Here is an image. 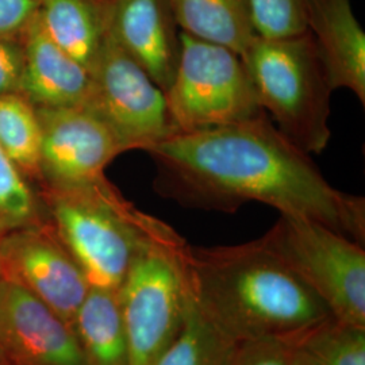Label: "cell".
<instances>
[{
	"label": "cell",
	"instance_id": "9",
	"mask_svg": "<svg viewBox=\"0 0 365 365\" xmlns=\"http://www.w3.org/2000/svg\"><path fill=\"white\" fill-rule=\"evenodd\" d=\"M41 128L38 179L48 190L90 185L123 148L105 122L86 106L36 107Z\"/></svg>",
	"mask_w": 365,
	"mask_h": 365
},
{
	"label": "cell",
	"instance_id": "15",
	"mask_svg": "<svg viewBox=\"0 0 365 365\" xmlns=\"http://www.w3.org/2000/svg\"><path fill=\"white\" fill-rule=\"evenodd\" d=\"M38 18L53 42L90 73L110 33V0H42Z\"/></svg>",
	"mask_w": 365,
	"mask_h": 365
},
{
	"label": "cell",
	"instance_id": "23",
	"mask_svg": "<svg viewBox=\"0 0 365 365\" xmlns=\"http://www.w3.org/2000/svg\"><path fill=\"white\" fill-rule=\"evenodd\" d=\"M297 337L237 342L225 365H302Z\"/></svg>",
	"mask_w": 365,
	"mask_h": 365
},
{
	"label": "cell",
	"instance_id": "3",
	"mask_svg": "<svg viewBox=\"0 0 365 365\" xmlns=\"http://www.w3.org/2000/svg\"><path fill=\"white\" fill-rule=\"evenodd\" d=\"M191 247L168 223L152 218L130 268L118 288L130 365H153L185 319Z\"/></svg>",
	"mask_w": 365,
	"mask_h": 365
},
{
	"label": "cell",
	"instance_id": "10",
	"mask_svg": "<svg viewBox=\"0 0 365 365\" xmlns=\"http://www.w3.org/2000/svg\"><path fill=\"white\" fill-rule=\"evenodd\" d=\"M1 276L42 300L69 325L91 286L52 225H33L0 235Z\"/></svg>",
	"mask_w": 365,
	"mask_h": 365
},
{
	"label": "cell",
	"instance_id": "24",
	"mask_svg": "<svg viewBox=\"0 0 365 365\" xmlns=\"http://www.w3.org/2000/svg\"><path fill=\"white\" fill-rule=\"evenodd\" d=\"M39 6L41 0H0V38L21 39Z\"/></svg>",
	"mask_w": 365,
	"mask_h": 365
},
{
	"label": "cell",
	"instance_id": "6",
	"mask_svg": "<svg viewBox=\"0 0 365 365\" xmlns=\"http://www.w3.org/2000/svg\"><path fill=\"white\" fill-rule=\"evenodd\" d=\"M176 133L232 125L265 113L238 53L180 31V57L165 92Z\"/></svg>",
	"mask_w": 365,
	"mask_h": 365
},
{
	"label": "cell",
	"instance_id": "18",
	"mask_svg": "<svg viewBox=\"0 0 365 365\" xmlns=\"http://www.w3.org/2000/svg\"><path fill=\"white\" fill-rule=\"evenodd\" d=\"M0 149L25 176L38 179V115L36 107L18 92L0 95Z\"/></svg>",
	"mask_w": 365,
	"mask_h": 365
},
{
	"label": "cell",
	"instance_id": "11",
	"mask_svg": "<svg viewBox=\"0 0 365 365\" xmlns=\"http://www.w3.org/2000/svg\"><path fill=\"white\" fill-rule=\"evenodd\" d=\"M0 354L18 365H86L73 327L42 300L3 276Z\"/></svg>",
	"mask_w": 365,
	"mask_h": 365
},
{
	"label": "cell",
	"instance_id": "1",
	"mask_svg": "<svg viewBox=\"0 0 365 365\" xmlns=\"http://www.w3.org/2000/svg\"><path fill=\"white\" fill-rule=\"evenodd\" d=\"M146 153L157 168L155 190L185 207L235 212L247 202H260L364 245V197L330 185L267 113L175 133Z\"/></svg>",
	"mask_w": 365,
	"mask_h": 365
},
{
	"label": "cell",
	"instance_id": "7",
	"mask_svg": "<svg viewBox=\"0 0 365 365\" xmlns=\"http://www.w3.org/2000/svg\"><path fill=\"white\" fill-rule=\"evenodd\" d=\"M261 238L337 321L365 327L364 245L322 223L284 214Z\"/></svg>",
	"mask_w": 365,
	"mask_h": 365
},
{
	"label": "cell",
	"instance_id": "16",
	"mask_svg": "<svg viewBox=\"0 0 365 365\" xmlns=\"http://www.w3.org/2000/svg\"><path fill=\"white\" fill-rule=\"evenodd\" d=\"M72 327L86 365H130L117 291L91 287Z\"/></svg>",
	"mask_w": 365,
	"mask_h": 365
},
{
	"label": "cell",
	"instance_id": "14",
	"mask_svg": "<svg viewBox=\"0 0 365 365\" xmlns=\"http://www.w3.org/2000/svg\"><path fill=\"white\" fill-rule=\"evenodd\" d=\"M307 29L331 90L348 88L365 103V34L351 0H307Z\"/></svg>",
	"mask_w": 365,
	"mask_h": 365
},
{
	"label": "cell",
	"instance_id": "4",
	"mask_svg": "<svg viewBox=\"0 0 365 365\" xmlns=\"http://www.w3.org/2000/svg\"><path fill=\"white\" fill-rule=\"evenodd\" d=\"M54 233L91 287L118 291L153 215L135 209L103 179L45 191Z\"/></svg>",
	"mask_w": 365,
	"mask_h": 365
},
{
	"label": "cell",
	"instance_id": "25",
	"mask_svg": "<svg viewBox=\"0 0 365 365\" xmlns=\"http://www.w3.org/2000/svg\"><path fill=\"white\" fill-rule=\"evenodd\" d=\"M24 72L21 39L0 38V95L18 92Z\"/></svg>",
	"mask_w": 365,
	"mask_h": 365
},
{
	"label": "cell",
	"instance_id": "19",
	"mask_svg": "<svg viewBox=\"0 0 365 365\" xmlns=\"http://www.w3.org/2000/svg\"><path fill=\"white\" fill-rule=\"evenodd\" d=\"M233 345L202 315L191 297L179 334L153 365H225Z\"/></svg>",
	"mask_w": 365,
	"mask_h": 365
},
{
	"label": "cell",
	"instance_id": "13",
	"mask_svg": "<svg viewBox=\"0 0 365 365\" xmlns=\"http://www.w3.org/2000/svg\"><path fill=\"white\" fill-rule=\"evenodd\" d=\"M21 42L24 72L18 93L34 107L86 106L91 75L53 42L41 25L38 13Z\"/></svg>",
	"mask_w": 365,
	"mask_h": 365
},
{
	"label": "cell",
	"instance_id": "8",
	"mask_svg": "<svg viewBox=\"0 0 365 365\" xmlns=\"http://www.w3.org/2000/svg\"><path fill=\"white\" fill-rule=\"evenodd\" d=\"M90 75L86 107L111 129L125 152H146L176 133L165 92L118 43L111 30Z\"/></svg>",
	"mask_w": 365,
	"mask_h": 365
},
{
	"label": "cell",
	"instance_id": "2",
	"mask_svg": "<svg viewBox=\"0 0 365 365\" xmlns=\"http://www.w3.org/2000/svg\"><path fill=\"white\" fill-rule=\"evenodd\" d=\"M190 289L197 310L233 344L295 337L334 318L262 238L191 247Z\"/></svg>",
	"mask_w": 365,
	"mask_h": 365
},
{
	"label": "cell",
	"instance_id": "20",
	"mask_svg": "<svg viewBox=\"0 0 365 365\" xmlns=\"http://www.w3.org/2000/svg\"><path fill=\"white\" fill-rule=\"evenodd\" d=\"M302 365H365V327L336 318L297 337Z\"/></svg>",
	"mask_w": 365,
	"mask_h": 365
},
{
	"label": "cell",
	"instance_id": "22",
	"mask_svg": "<svg viewBox=\"0 0 365 365\" xmlns=\"http://www.w3.org/2000/svg\"><path fill=\"white\" fill-rule=\"evenodd\" d=\"M257 37L276 39L302 36L307 29V0H248Z\"/></svg>",
	"mask_w": 365,
	"mask_h": 365
},
{
	"label": "cell",
	"instance_id": "21",
	"mask_svg": "<svg viewBox=\"0 0 365 365\" xmlns=\"http://www.w3.org/2000/svg\"><path fill=\"white\" fill-rule=\"evenodd\" d=\"M38 223V197L26 176L0 149V235Z\"/></svg>",
	"mask_w": 365,
	"mask_h": 365
},
{
	"label": "cell",
	"instance_id": "12",
	"mask_svg": "<svg viewBox=\"0 0 365 365\" xmlns=\"http://www.w3.org/2000/svg\"><path fill=\"white\" fill-rule=\"evenodd\" d=\"M110 30L118 43L164 92L180 57V31L168 0H110Z\"/></svg>",
	"mask_w": 365,
	"mask_h": 365
},
{
	"label": "cell",
	"instance_id": "27",
	"mask_svg": "<svg viewBox=\"0 0 365 365\" xmlns=\"http://www.w3.org/2000/svg\"><path fill=\"white\" fill-rule=\"evenodd\" d=\"M41 1H42V0H41Z\"/></svg>",
	"mask_w": 365,
	"mask_h": 365
},
{
	"label": "cell",
	"instance_id": "26",
	"mask_svg": "<svg viewBox=\"0 0 365 365\" xmlns=\"http://www.w3.org/2000/svg\"><path fill=\"white\" fill-rule=\"evenodd\" d=\"M0 279H1V269H0Z\"/></svg>",
	"mask_w": 365,
	"mask_h": 365
},
{
	"label": "cell",
	"instance_id": "17",
	"mask_svg": "<svg viewBox=\"0 0 365 365\" xmlns=\"http://www.w3.org/2000/svg\"><path fill=\"white\" fill-rule=\"evenodd\" d=\"M180 31L218 43L238 53L245 52L256 38L248 0H168Z\"/></svg>",
	"mask_w": 365,
	"mask_h": 365
},
{
	"label": "cell",
	"instance_id": "5",
	"mask_svg": "<svg viewBox=\"0 0 365 365\" xmlns=\"http://www.w3.org/2000/svg\"><path fill=\"white\" fill-rule=\"evenodd\" d=\"M259 102L274 126L307 155L331 137V87L310 33L289 38L256 37L241 54Z\"/></svg>",
	"mask_w": 365,
	"mask_h": 365
}]
</instances>
